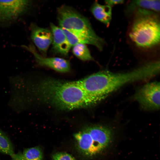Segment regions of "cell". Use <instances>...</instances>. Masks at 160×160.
Wrapping results in <instances>:
<instances>
[{
	"mask_svg": "<svg viewBox=\"0 0 160 160\" xmlns=\"http://www.w3.org/2000/svg\"><path fill=\"white\" fill-rule=\"evenodd\" d=\"M52 160H76L71 154L65 152H57L52 156Z\"/></svg>",
	"mask_w": 160,
	"mask_h": 160,
	"instance_id": "16",
	"label": "cell"
},
{
	"mask_svg": "<svg viewBox=\"0 0 160 160\" xmlns=\"http://www.w3.org/2000/svg\"><path fill=\"white\" fill-rule=\"evenodd\" d=\"M144 9L152 11L158 14L160 10V1L159 0H133L127 5L126 12L132 15L136 10Z\"/></svg>",
	"mask_w": 160,
	"mask_h": 160,
	"instance_id": "11",
	"label": "cell"
},
{
	"mask_svg": "<svg viewBox=\"0 0 160 160\" xmlns=\"http://www.w3.org/2000/svg\"><path fill=\"white\" fill-rule=\"evenodd\" d=\"M128 32L130 39L138 48L150 50L159 45L160 23L157 13L144 9L135 11Z\"/></svg>",
	"mask_w": 160,
	"mask_h": 160,
	"instance_id": "3",
	"label": "cell"
},
{
	"mask_svg": "<svg viewBox=\"0 0 160 160\" xmlns=\"http://www.w3.org/2000/svg\"><path fill=\"white\" fill-rule=\"evenodd\" d=\"M50 26L52 34V49L53 52L62 56L68 55L71 46L62 29L51 23Z\"/></svg>",
	"mask_w": 160,
	"mask_h": 160,
	"instance_id": "10",
	"label": "cell"
},
{
	"mask_svg": "<svg viewBox=\"0 0 160 160\" xmlns=\"http://www.w3.org/2000/svg\"><path fill=\"white\" fill-rule=\"evenodd\" d=\"M31 38L41 55L45 57L52 41L51 30L32 24L31 26Z\"/></svg>",
	"mask_w": 160,
	"mask_h": 160,
	"instance_id": "9",
	"label": "cell"
},
{
	"mask_svg": "<svg viewBox=\"0 0 160 160\" xmlns=\"http://www.w3.org/2000/svg\"><path fill=\"white\" fill-rule=\"evenodd\" d=\"M22 47L33 55L36 61L40 65L48 67L61 73L67 72L70 70V63L67 60L59 57H43L38 53L33 45H23Z\"/></svg>",
	"mask_w": 160,
	"mask_h": 160,
	"instance_id": "8",
	"label": "cell"
},
{
	"mask_svg": "<svg viewBox=\"0 0 160 160\" xmlns=\"http://www.w3.org/2000/svg\"><path fill=\"white\" fill-rule=\"evenodd\" d=\"M160 85L157 81L147 83L139 88L133 95L141 108L145 110H157L160 107Z\"/></svg>",
	"mask_w": 160,
	"mask_h": 160,
	"instance_id": "6",
	"label": "cell"
},
{
	"mask_svg": "<svg viewBox=\"0 0 160 160\" xmlns=\"http://www.w3.org/2000/svg\"><path fill=\"white\" fill-rule=\"evenodd\" d=\"M31 3L28 0H0V25L17 19L26 11Z\"/></svg>",
	"mask_w": 160,
	"mask_h": 160,
	"instance_id": "7",
	"label": "cell"
},
{
	"mask_svg": "<svg viewBox=\"0 0 160 160\" xmlns=\"http://www.w3.org/2000/svg\"><path fill=\"white\" fill-rule=\"evenodd\" d=\"M11 160H27L23 156L22 152H19L17 153H15L11 157Z\"/></svg>",
	"mask_w": 160,
	"mask_h": 160,
	"instance_id": "18",
	"label": "cell"
},
{
	"mask_svg": "<svg viewBox=\"0 0 160 160\" xmlns=\"http://www.w3.org/2000/svg\"><path fill=\"white\" fill-rule=\"evenodd\" d=\"M150 76L148 69L142 65L126 72L101 71L77 81L97 104L121 87L132 82L148 79Z\"/></svg>",
	"mask_w": 160,
	"mask_h": 160,
	"instance_id": "2",
	"label": "cell"
},
{
	"mask_svg": "<svg viewBox=\"0 0 160 160\" xmlns=\"http://www.w3.org/2000/svg\"><path fill=\"white\" fill-rule=\"evenodd\" d=\"M77 149L83 156L93 158L107 152L114 139V133L110 127L100 124L87 126L75 133Z\"/></svg>",
	"mask_w": 160,
	"mask_h": 160,
	"instance_id": "4",
	"label": "cell"
},
{
	"mask_svg": "<svg viewBox=\"0 0 160 160\" xmlns=\"http://www.w3.org/2000/svg\"><path fill=\"white\" fill-rule=\"evenodd\" d=\"M91 11L94 17L107 26L110 24L112 17V7L96 1L92 5Z\"/></svg>",
	"mask_w": 160,
	"mask_h": 160,
	"instance_id": "12",
	"label": "cell"
},
{
	"mask_svg": "<svg viewBox=\"0 0 160 160\" xmlns=\"http://www.w3.org/2000/svg\"><path fill=\"white\" fill-rule=\"evenodd\" d=\"M57 14L60 28L78 36L89 39L99 50H103L106 43L105 40L96 33L86 17L66 5L58 7Z\"/></svg>",
	"mask_w": 160,
	"mask_h": 160,
	"instance_id": "5",
	"label": "cell"
},
{
	"mask_svg": "<svg viewBox=\"0 0 160 160\" xmlns=\"http://www.w3.org/2000/svg\"><path fill=\"white\" fill-rule=\"evenodd\" d=\"M36 92L42 101L60 109L71 110L96 104L77 81L47 79L39 83Z\"/></svg>",
	"mask_w": 160,
	"mask_h": 160,
	"instance_id": "1",
	"label": "cell"
},
{
	"mask_svg": "<svg viewBox=\"0 0 160 160\" xmlns=\"http://www.w3.org/2000/svg\"><path fill=\"white\" fill-rule=\"evenodd\" d=\"M72 47V51L73 54L79 59L84 61L94 60L86 44H79Z\"/></svg>",
	"mask_w": 160,
	"mask_h": 160,
	"instance_id": "14",
	"label": "cell"
},
{
	"mask_svg": "<svg viewBox=\"0 0 160 160\" xmlns=\"http://www.w3.org/2000/svg\"><path fill=\"white\" fill-rule=\"evenodd\" d=\"M124 1L123 0H108L105 1V4L112 7L115 5L122 4Z\"/></svg>",
	"mask_w": 160,
	"mask_h": 160,
	"instance_id": "17",
	"label": "cell"
},
{
	"mask_svg": "<svg viewBox=\"0 0 160 160\" xmlns=\"http://www.w3.org/2000/svg\"><path fill=\"white\" fill-rule=\"evenodd\" d=\"M22 153L27 160H43V158L42 150L39 146L25 148Z\"/></svg>",
	"mask_w": 160,
	"mask_h": 160,
	"instance_id": "15",
	"label": "cell"
},
{
	"mask_svg": "<svg viewBox=\"0 0 160 160\" xmlns=\"http://www.w3.org/2000/svg\"><path fill=\"white\" fill-rule=\"evenodd\" d=\"M0 152L11 157L15 153L13 144L10 139L3 131L0 129Z\"/></svg>",
	"mask_w": 160,
	"mask_h": 160,
	"instance_id": "13",
	"label": "cell"
}]
</instances>
